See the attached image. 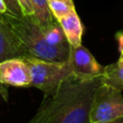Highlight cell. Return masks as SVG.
<instances>
[{
  "label": "cell",
  "mask_w": 123,
  "mask_h": 123,
  "mask_svg": "<svg viewBox=\"0 0 123 123\" xmlns=\"http://www.w3.org/2000/svg\"><path fill=\"white\" fill-rule=\"evenodd\" d=\"M8 12V8L6 6V3L4 0H0V13Z\"/></svg>",
  "instance_id": "cell-16"
},
{
  "label": "cell",
  "mask_w": 123,
  "mask_h": 123,
  "mask_svg": "<svg viewBox=\"0 0 123 123\" xmlns=\"http://www.w3.org/2000/svg\"><path fill=\"white\" fill-rule=\"evenodd\" d=\"M106 123H123V117L116 119V120H113V121H111V122H106Z\"/></svg>",
  "instance_id": "cell-17"
},
{
  "label": "cell",
  "mask_w": 123,
  "mask_h": 123,
  "mask_svg": "<svg viewBox=\"0 0 123 123\" xmlns=\"http://www.w3.org/2000/svg\"><path fill=\"white\" fill-rule=\"evenodd\" d=\"M102 84L108 85L114 88L123 89V65L118 62L109 64L104 67V72L101 75Z\"/></svg>",
  "instance_id": "cell-10"
},
{
  "label": "cell",
  "mask_w": 123,
  "mask_h": 123,
  "mask_svg": "<svg viewBox=\"0 0 123 123\" xmlns=\"http://www.w3.org/2000/svg\"><path fill=\"white\" fill-rule=\"evenodd\" d=\"M61 1H64V2H68V3H73V0H61Z\"/></svg>",
  "instance_id": "cell-19"
},
{
  "label": "cell",
  "mask_w": 123,
  "mask_h": 123,
  "mask_svg": "<svg viewBox=\"0 0 123 123\" xmlns=\"http://www.w3.org/2000/svg\"><path fill=\"white\" fill-rule=\"evenodd\" d=\"M62 28L64 36L70 46H78L82 44L84 27L81 19L74 9L71 12L58 20Z\"/></svg>",
  "instance_id": "cell-8"
},
{
  "label": "cell",
  "mask_w": 123,
  "mask_h": 123,
  "mask_svg": "<svg viewBox=\"0 0 123 123\" xmlns=\"http://www.w3.org/2000/svg\"><path fill=\"white\" fill-rule=\"evenodd\" d=\"M29 65L31 86L43 92V96L54 94L61 84L72 75L68 61L55 62L23 57Z\"/></svg>",
  "instance_id": "cell-3"
},
{
  "label": "cell",
  "mask_w": 123,
  "mask_h": 123,
  "mask_svg": "<svg viewBox=\"0 0 123 123\" xmlns=\"http://www.w3.org/2000/svg\"><path fill=\"white\" fill-rule=\"evenodd\" d=\"M17 1L21 6L23 14H25V15H33L34 14V10H33L31 0H17Z\"/></svg>",
  "instance_id": "cell-13"
},
{
  "label": "cell",
  "mask_w": 123,
  "mask_h": 123,
  "mask_svg": "<svg viewBox=\"0 0 123 123\" xmlns=\"http://www.w3.org/2000/svg\"><path fill=\"white\" fill-rule=\"evenodd\" d=\"M0 95L5 97V99L8 98V93H7V88L5 87V85L0 84Z\"/></svg>",
  "instance_id": "cell-15"
},
{
  "label": "cell",
  "mask_w": 123,
  "mask_h": 123,
  "mask_svg": "<svg viewBox=\"0 0 123 123\" xmlns=\"http://www.w3.org/2000/svg\"><path fill=\"white\" fill-rule=\"evenodd\" d=\"M101 76L80 80L71 75L57 91L43 100L33 117L26 123H90L89 113Z\"/></svg>",
  "instance_id": "cell-1"
},
{
  "label": "cell",
  "mask_w": 123,
  "mask_h": 123,
  "mask_svg": "<svg viewBox=\"0 0 123 123\" xmlns=\"http://www.w3.org/2000/svg\"><path fill=\"white\" fill-rule=\"evenodd\" d=\"M68 62L72 75L80 80H87L99 77L104 72L102 66L93 57V55L82 44L70 46Z\"/></svg>",
  "instance_id": "cell-5"
},
{
  "label": "cell",
  "mask_w": 123,
  "mask_h": 123,
  "mask_svg": "<svg viewBox=\"0 0 123 123\" xmlns=\"http://www.w3.org/2000/svg\"><path fill=\"white\" fill-rule=\"evenodd\" d=\"M122 90L101 84L95 90L89 113L90 123H106L123 117Z\"/></svg>",
  "instance_id": "cell-4"
},
{
  "label": "cell",
  "mask_w": 123,
  "mask_h": 123,
  "mask_svg": "<svg viewBox=\"0 0 123 123\" xmlns=\"http://www.w3.org/2000/svg\"><path fill=\"white\" fill-rule=\"evenodd\" d=\"M49 8L57 20L68 14L75 9L74 3H68L61 0H49Z\"/></svg>",
  "instance_id": "cell-11"
},
{
  "label": "cell",
  "mask_w": 123,
  "mask_h": 123,
  "mask_svg": "<svg viewBox=\"0 0 123 123\" xmlns=\"http://www.w3.org/2000/svg\"><path fill=\"white\" fill-rule=\"evenodd\" d=\"M1 14L14 35L24 57L55 62L68 61L70 45L51 44L33 15L15 16L9 12Z\"/></svg>",
  "instance_id": "cell-2"
},
{
  "label": "cell",
  "mask_w": 123,
  "mask_h": 123,
  "mask_svg": "<svg viewBox=\"0 0 123 123\" xmlns=\"http://www.w3.org/2000/svg\"><path fill=\"white\" fill-rule=\"evenodd\" d=\"M0 84L16 87L32 86L30 68L23 57L0 62Z\"/></svg>",
  "instance_id": "cell-6"
},
{
  "label": "cell",
  "mask_w": 123,
  "mask_h": 123,
  "mask_svg": "<svg viewBox=\"0 0 123 123\" xmlns=\"http://www.w3.org/2000/svg\"><path fill=\"white\" fill-rule=\"evenodd\" d=\"M31 2L34 10L33 16L42 30L48 28L57 20L49 8V0H31Z\"/></svg>",
  "instance_id": "cell-9"
},
{
  "label": "cell",
  "mask_w": 123,
  "mask_h": 123,
  "mask_svg": "<svg viewBox=\"0 0 123 123\" xmlns=\"http://www.w3.org/2000/svg\"><path fill=\"white\" fill-rule=\"evenodd\" d=\"M120 64H122L123 65V55H120V57H119V59H118V61H117Z\"/></svg>",
  "instance_id": "cell-18"
},
{
  "label": "cell",
  "mask_w": 123,
  "mask_h": 123,
  "mask_svg": "<svg viewBox=\"0 0 123 123\" xmlns=\"http://www.w3.org/2000/svg\"><path fill=\"white\" fill-rule=\"evenodd\" d=\"M115 39L118 45V51L120 55H123V32H117L115 35Z\"/></svg>",
  "instance_id": "cell-14"
},
{
  "label": "cell",
  "mask_w": 123,
  "mask_h": 123,
  "mask_svg": "<svg viewBox=\"0 0 123 123\" xmlns=\"http://www.w3.org/2000/svg\"><path fill=\"white\" fill-rule=\"evenodd\" d=\"M6 3V6L8 8V12L15 15V16H22L23 11L21 9L20 4L17 0H4Z\"/></svg>",
  "instance_id": "cell-12"
},
{
  "label": "cell",
  "mask_w": 123,
  "mask_h": 123,
  "mask_svg": "<svg viewBox=\"0 0 123 123\" xmlns=\"http://www.w3.org/2000/svg\"><path fill=\"white\" fill-rule=\"evenodd\" d=\"M24 57L12 30L0 13V62Z\"/></svg>",
  "instance_id": "cell-7"
}]
</instances>
